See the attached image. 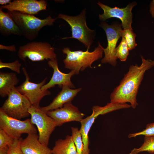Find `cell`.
<instances>
[{
	"label": "cell",
	"instance_id": "6",
	"mask_svg": "<svg viewBox=\"0 0 154 154\" xmlns=\"http://www.w3.org/2000/svg\"><path fill=\"white\" fill-rule=\"evenodd\" d=\"M54 48L46 42L33 41L19 47V57L23 61L27 58L32 61L50 60L56 58Z\"/></svg>",
	"mask_w": 154,
	"mask_h": 154
},
{
	"label": "cell",
	"instance_id": "15",
	"mask_svg": "<svg viewBox=\"0 0 154 154\" xmlns=\"http://www.w3.org/2000/svg\"><path fill=\"white\" fill-rule=\"evenodd\" d=\"M37 133L29 134L21 141V149L23 154H52L48 146L40 143Z\"/></svg>",
	"mask_w": 154,
	"mask_h": 154
},
{
	"label": "cell",
	"instance_id": "7",
	"mask_svg": "<svg viewBox=\"0 0 154 154\" xmlns=\"http://www.w3.org/2000/svg\"><path fill=\"white\" fill-rule=\"evenodd\" d=\"M28 112L31 116V123L36 125L38 128L39 141L47 146L50 135L57 126L55 122L40 108L32 106Z\"/></svg>",
	"mask_w": 154,
	"mask_h": 154
},
{
	"label": "cell",
	"instance_id": "13",
	"mask_svg": "<svg viewBox=\"0 0 154 154\" xmlns=\"http://www.w3.org/2000/svg\"><path fill=\"white\" fill-rule=\"evenodd\" d=\"M47 5V2L44 0H15L7 5L1 6L0 8L9 11H17L33 15L46 10Z\"/></svg>",
	"mask_w": 154,
	"mask_h": 154
},
{
	"label": "cell",
	"instance_id": "4",
	"mask_svg": "<svg viewBox=\"0 0 154 154\" xmlns=\"http://www.w3.org/2000/svg\"><path fill=\"white\" fill-rule=\"evenodd\" d=\"M86 9L79 15L75 16H70L60 14L57 18L66 21L71 27L72 36L62 39L74 38L82 43L87 48H90L94 38L95 31L89 28L86 21Z\"/></svg>",
	"mask_w": 154,
	"mask_h": 154
},
{
	"label": "cell",
	"instance_id": "1",
	"mask_svg": "<svg viewBox=\"0 0 154 154\" xmlns=\"http://www.w3.org/2000/svg\"><path fill=\"white\" fill-rule=\"evenodd\" d=\"M141 57L142 62L141 65H131L119 84L111 93V102H129L133 109L137 106V96L144 74L147 70L154 66V61L145 60L142 56Z\"/></svg>",
	"mask_w": 154,
	"mask_h": 154
},
{
	"label": "cell",
	"instance_id": "2",
	"mask_svg": "<svg viewBox=\"0 0 154 154\" xmlns=\"http://www.w3.org/2000/svg\"><path fill=\"white\" fill-rule=\"evenodd\" d=\"M89 48L84 51L82 50L72 51L68 47H65L62 51L66 54L63 60L65 68L75 70L78 74L80 71H83L86 68H92L91 65L94 61L102 58L104 48L99 42L98 45L92 52Z\"/></svg>",
	"mask_w": 154,
	"mask_h": 154
},
{
	"label": "cell",
	"instance_id": "16",
	"mask_svg": "<svg viewBox=\"0 0 154 154\" xmlns=\"http://www.w3.org/2000/svg\"><path fill=\"white\" fill-rule=\"evenodd\" d=\"M81 89V88L72 89L67 86H63L61 91L49 105L40 107V108L43 112L46 113L61 108L65 104L71 102Z\"/></svg>",
	"mask_w": 154,
	"mask_h": 154
},
{
	"label": "cell",
	"instance_id": "29",
	"mask_svg": "<svg viewBox=\"0 0 154 154\" xmlns=\"http://www.w3.org/2000/svg\"><path fill=\"white\" fill-rule=\"evenodd\" d=\"M0 49H5L14 52L16 51V49L14 45L11 46H5L2 44L0 45Z\"/></svg>",
	"mask_w": 154,
	"mask_h": 154
},
{
	"label": "cell",
	"instance_id": "26",
	"mask_svg": "<svg viewBox=\"0 0 154 154\" xmlns=\"http://www.w3.org/2000/svg\"><path fill=\"white\" fill-rule=\"evenodd\" d=\"M15 139L0 128V148L10 146L13 143Z\"/></svg>",
	"mask_w": 154,
	"mask_h": 154
},
{
	"label": "cell",
	"instance_id": "19",
	"mask_svg": "<svg viewBox=\"0 0 154 154\" xmlns=\"http://www.w3.org/2000/svg\"><path fill=\"white\" fill-rule=\"evenodd\" d=\"M16 74L12 72H0V96L2 98L8 96L9 92L19 82Z\"/></svg>",
	"mask_w": 154,
	"mask_h": 154
},
{
	"label": "cell",
	"instance_id": "5",
	"mask_svg": "<svg viewBox=\"0 0 154 154\" xmlns=\"http://www.w3.org/2000/svg\"><path fill=\"white\" fill-rule=\"evenodd\" d=\"M8 96L0 108L5 114L18 119L27 117L30 115L28 111L32 106L30 102L17 90L16 87L9 92Z\"/></svg>",
	"mask_w": 154,
	"mask_h": 154
},
{
	"label": "cell",
	"instance_id": "9",
	"mask_svg": "<svg viewBox=\"0 0 154 154\" xmlns=\"http://www.w3.org/2000/svg\"><path fill=\"white\" fill-rule=\"evenodd\" d=\"M99 25L105 32L108 41L107 47L103 49L104 56L101 62L116 66L117 59L115 56V51L117 41L121 37L122 25L117 24L110 25L105 22H102Z\"/></svg>",
	"mask_w": 154,
	"mask_h": 154
},
{
	"label": "cell",
	"instance_id": "20",
	"mask_svg": "<svg viewBox=\"0 0 154 154\" xmlns=\"http://www.w3.org/2000/svg\"><path fill=\"white\" fill-rule=\"evenodd\" d=\"M51 150L52 154H77L72 137L69 135L64 139H60L56 141Z\"/></svg>",
	"mask_w": 154,
	"mask_h": 154
},
{
	"label": "cell",
	"instance_id": "24",
	"mask_svg": "<svg viewBox=\"0 0 154 154\" xmlns=\"http://www.w3.org/2000/svg\"><path fill=\"white\" fill-rule=\"evenodd\" d=\"M136 36V35L133 32V29L123 30L122 31L121 37L124 38L129 50H133L137 46L135 41Z\"/></svg>",
	"mask_w": 154,
	"mask_h": 154
},
{
	"label": "cell",
	"instance_id": "27",
	"mask_svg": "<svg viewBox=\"0 0 154 154\" xmlns=\"http://www.w3.org/2000/svg\"><path fill=\"white\" fill-rule=\"evenodd\" d=\"M21 64L18 60L11 62H3L1 60H0V68H7L12 70L19 74L21 73Z\"/></svg>",
	"mask_w": 154,
	"mask_h": 154
},
{
	"label": "cell",
	"instance_id": "32",
	"mask_svg": "<svg viewBox=\"0 0 154 154\" xmlns=\"http://www.w3.org/2000/svg\"><path fill=\"white\" fill-rule=\"evenodd\" d=\"M11 1L10 0H0V4L3 5H6L7 3H10L11 2Z\"/></svg>",
	"mask_w": 154,
	"mask_h": 154
},
{
	"label": "cell",
	"instance_id": "30",
	"mask_svg": "<svg viewBox=\"0 0 154 154\" xmlns=\"http://www.w3.org/2000/svg\"><path fill=\"white\" fill-rule=\"evenodd\" d=\"M150 7V13L152 17L154 18V0H152L151 2Z\"/></svg>",
	"mask_w": 154,
	"mask_h": 154
},
{
	"label": "cell",
	"instance_id": "17",
	"mask_svg": "<svg viewBox=\"0 0 154 154\" xmlns=\"http://www.w3.org/2000/svg\"><path fill=\"white\" fill-rule=\"evenodd\" d=\"M92 114L83 118L80 122L81 125L80 131L83 143V154L90 153L89 132L96 119L100 115L98 111L94 106L92 107Z\"/></svg>",
	"mask_w": 154,
	"mask_h": 154
},
{
	"label": "cell",
	"instance_id": "28",
	"mask_svg": "<svg viewBox=\"0 0 154 154\" xmlns=\"http://www.w3.org/2000/svg\"><path fill=\"white\" fill-rule=\"evenodd\" d=\"M22 139L21 137L15 139L13 143L9 147L7 154H23L20 145Z\"/></svg>",
	"mask_w": 154,
	"mask_h": 154
},
{
	"label": "cell",
	"instance_id": "18",
	"mask_svg": "<svg viewBox=\"0 0 154 154\" xmlns=\"http://www.w3.org/2000/svg\"><path fill=\"white\" fill-rule=\"evenodd\" d=\"M0 8V32L3 36L12 34L21 36L19 27L11 17L9 11L5 13Z\"/></svg>",
	"mask_w": 154,
	"mask_h": 154
},
{
	"label": "cell",
	"instance_id": "21",
	"mask_svg": "<svg viewBox=\"0 0 154 154\" xmlns=\"http://www.w3.org/2000/svg\"><path fill=\"white\" fill-rule=\"evenodd\" d=\"M145 151L154 154V136H145L143 144L139 148H133L129 154H138Z\"/></svg>",
	"mask_w": 154,
	"mask_h": 154
},
{
	"label": "cell",
	"instance_id": "12",
	"mask_svg": "<svg viewBox=\"0 0 154 154\" xmlns=\"http://www.w3.org/2000/svg\"><path fill=\"white\" fill-rule=\"evenodd\" d=\"M46 113L54 120L57 126H61L65 123L70 121L80 122L85 115L71 102L65 104L61 108Z\"/></svg>",
	"mask_w": 154,
	"mask_h": 154
},
{
	"label": "cell",
	"instance_id": "25",
	"mask_svg": "<svg viewBox=\"0 0 154 154\" xmlns=\"http://www.w3.org/2000/svg\"><path fill=\"white\" fill-rule=\"evenodd\" d=\"M140 135H143L145 136H154V122L147 124L145 129L142 131L129 133L128 137L130 138Z\"/></svg>",
	"mask_w": 154,
	"mask_h": 154
},
{
	"label": "cell",
	"instance_id": "10",
	"mask_svg": "<svg viewBox=\"0 0 154 154\" xmlns=\"http://www.w3.org/2000/svg\"><path fill=\"white\" fill-rule=\"evenodd\" d=\"M22 70L25 80L19 86L16 87V88L28 98L32 106L40 108L39 104L41 100L44 96L50 94V92L48 90H42L41 89L46 84L47 78L46 77L38 83L32 82L29 81L30 78L26 68L23 67Z\"/></svg>",
	"mask_w": 154,
	"mask_h": 154
},
{
	"label": "cell",
	"instance_id": "11",
	"mask_svg": "<svg viewBox=\"0 0 154 154\" xmlns=\"http://www.w3.org/2000/svg\"><path fill=\"white\" fill-rule=\"evenodd\" d=\"M97 4L104 11L102 14L99 15V18L100 20L104 21L111 18H116L121 21L123 30H132V10L137 4L135 2L129 3L126 7L121 8L116 7H111L99 1Z\"/></svg>",
	"mask_w": 154,
	"mask_h": 154
},
{
	"label": "cell",
	"instance_id": "31",
	"mask_svg": "<svg viewBox=\"0 0 154 154\" xmlns=\"http://www.w3.org/2000/svg\"><path fill=\"white\" fill-rule=\"evenodd\" d=\"M9 146L0 148V154H7Z\"/></svg>",
	"mask_w": 154,
	"mask_h": 154
},
{
	"label": "cell",
	"instance_id": "3",
	"mask_svg": "<svg viewBox=\"0 0 154 154\" xmlns=\"http://www.w3.org/2000/svg\"><path fill=\"white\" fill-rule=\"evenodd\" d=\"M9 12L20 29L22 36L31 40L37 37L41 29L46 26L53 25L57 19L52 18L49 15L44 19H41L33 15L18 11Z\"/></svg>",
	"mask_w": 154,
	"mask_h": 154
},
{
	"label": "cell",
	"instance_id": "8",
	"mask_svg": "<svg viewBox=\"0 0 154 154\" xmlns=\"http://www.w3.org/2000/svg\"><path fill=\"white\" fill-rule=\"evenodd\" d=\"M30 119L22 121L7 115L0 109V128L14 138L19 139L23 133H37V129Z\"/></svg>",
	"mask_w": 154,
	"mask_h": 154
},
{
	"label": "cell",
	"instance_id": "22",
	"mask_svg": "<svg viewBox=\"0 0 154 154\" xmlns=\"http://www.w3.org/2000/svg\"><path fill=\"white\" fill-rule=\"evenodd\" d=\"M121 40L119 45L116 47L115 56L121 61H125L129 54V49L124 38L122 37Z\"/></svg>",
	"mask_w": 154,
	"mask_h": 154
},
{
	"label": "cell",
	"instance_id": "23",
	"mask_svg": "<svg viewBox=\"0 0 154 154\" xmlns=\"http://www.w3.org/2000/svg\"><path fill=\"white\" fill-rule=\"evenodd\" d=\"M72 136L76 149L77 154H83V143L80 130L76 127H72Z\"/></svg>",
	"mask_w": 154,
	"mask_h": 154
},
{
	"label": "cell",
	"instance_id": "14",
	"mask_svg": "<svg viewBox=\"0 0 154 154\" xmlns=\"http://www.w3.org/2000/svg\"><path fill=\"white\" fill-rule=\"evenodd\" d=\"M48 64L50 67L53 69V74L49 82L41 87L42 90H48L56 85H58L61 88L64 86L71 88H75L71 81V78L73 75L77 74L75 70H71L67 74L61 72L59 69L57 58L50 60L48 62Z\"/></svg>",
	"mask_w": 154,
	"mask_h": 154
}]
</instances>
